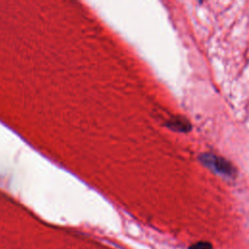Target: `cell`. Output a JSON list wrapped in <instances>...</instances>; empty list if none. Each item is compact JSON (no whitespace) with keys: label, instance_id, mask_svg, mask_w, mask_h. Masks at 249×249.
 Returning <instances> with one entry per match:
<instances>
[{"label":"cell","instance_id":"cell-1","mask_svg":"<svg viewBox=\"0 0 249 249\" xmlns=\"http://www.w3.org/2000/svg\"><path fill=\"white\" fill-rule=\"evenodd\" d=\"M199 159L206 167H208L209 169H211L212 171L219 175L231 178L233 177L235 173V169L232 166V164L224 158H221L214 154L206 153L200 155Z\"/></svg>","mask_w":249,"mask_h":249},{"label":"cell","instance_id":"cell-2","mask_svg":"<svg viewBox=\"0 0 249 249\" xmlns=\"http://www.w3.org/2000/svg\"><path fill=\"white\" fill-rule=\"evenodd\" d=\"M166 125L170 129L174 131H179V132H188L192 128V125L189 123V121L182 117H175L170 119L169 122H167Z\"/></svg>","mask_w":249,"mask_h":249},{"label":"cell","instance_id":"cell-3","mask_svg":"<svg viewBox=\"0 0 249 249\" xmlns=\"http://www.w3.org/2000/svg\"><path fill=\"white\" fill-rule=\"evenodd\" d=\"M188 249H213V246L210 242L198 241V242L192 244Z\"/></svg>","mask_w":249,"mask_h":249}]
</instances>
